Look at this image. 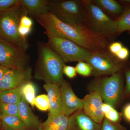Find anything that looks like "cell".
Segmentation results:
<instances>
[{"instance_id":"obj_11","label":"cell","mask_w":130,"mask_h":130,"mask_svg":"<svg viewBox=\"0 0 130 130\" xmlns=\"http://www.w3.org/2000/svg\"><path fill=\"white\" fill-rule=\"evenodd\" d=\"M84 112L96 123L101 124L104 119L102 110L103 102L98 91H93L82 99Z\"/></svg>"},{"instance_id":"obj_39","label":"cell","mask_w":130,"mask_h":130,"mask_svg":"<svg viewBox=\"0 0 130 130\" xmlns=\"http://www.w3.org/2000/svg\"><path fill=\"white\" fill-rule=\"evenodd\" d=\"M0 127H1V115H0Z\"/></svg>"},{"instance_id":"obj_33","label":"cell","mask_w":130,"mask_h":130,"mask_svg":"<svg viewBox=\"0 0 130 130\" xmlns=\"http://www.w3.org/2000/svg\"><path fill=\"white\" fill-rule=\"evenodd\" d=\"M20 25L32 28L33 21L32 20L28 15H24L21 18Z\"/></svg>"},{"instance_id":"obj_35","label":"cell","mask_w":130,"mask_h":130,"mask_svg":"<svg viewBox=\"0 0 130 130\" xmlns=\"http://www.w3.org/2000/svg\"><path fill=\"white\" fill-rule=\"evenodd\" d=\"M126 81V92L128 94H130V70L126 72L125 73Z\"/></svg>"},{"instance_id":"obj_19","label":"cell","mask_w":130,"mask_h":130,"mask_svg":"<svg viewBox=\"0 0 130 130\" xmlns=\"http://www.w3.org/2000/svg\"><path fill=\"white\" fill-rule=\"evenodd\" d=\"M1 121L3 130H29L18 116H1Z\"/></svg>"},{"instance_id":"obj_22","label":"cell","mask_w":130,"mask_h":130,"mask_svg":"<svg viewBox=\"0 0 130 130\" xmlns=\"http://www.w3.org/2000/svg\"><path fill=\"white\" fill-rule=\"evenodd\" d=\"M22 94L26 101L31 106H34V100L36 97V86L30 81L23 85L22 88Z\"/></svg>"},{"instance_id":"obj_16","label":"cell","mask_w":130,"mask_h":130,"mask_svg":"<svg viewBox=\"0 0 130 130\" xmlns=\"http://www.w3.org/2000/svg\"><path fill=\"white\" fill-rule=\"evenodd\" d=\"M42 130H68L69 116L63 113L51 115L48 113L47 118L41 123Z\"/></svg>"},{"instance_id":"obj_34","label":"cell","mask_w":130,"mask_h":130,"mask_svg":"<svg viewBox=\"0 0 130 130\" xmlns=\"http://www.w3.org/2000/svg\"><path fill=\"white\" fill-rule=\"evenodd\" d=\"M123 113L125 118L130 123V103L124 107L123 109Z\"/></svg>"},{"instance_id":"obj_36","label":"cell","mask_w":130,"mask_h":130,"mask_svg":"<svg viewBox=\"0 0 130 130\" xmlns=\"http://www.w3.org/2000/svg\"><path fill=\"white\" fill-rule=\"evenodd\" d=\"M9 68L0 66V83L3 78L4 75Z\"/></svg>"},{"instance_id":"obj_8","label":"cell","mask_w":130,"mask_h":130,"mask_svg":"<svg viewBox=\"0 0 130 130\" xmlns=\"http://www.w3.org/2000/svg\"><path fill=\"white\" fill-rule=\"evenodd\" d=\"M29 60L26 51L0 37V66L22 69L27 67Z\"/></svg>"},{"instance_id":"obj_1","label":"cell","mask_w":130,"mask_h":130,"mask_svg":"<svg viewBox=\"0 0 130 130\" xmlns=\"http://www.w3.org/2000/svg\"><path fill=\"white\" fill-rule=\"evenodd\" d=\"M35 19L45 29L46 35L64 38L91 52L105 51L107 48L104 37L92 32L85 25L68 24L50 12Z\"/></svg>"},{"instance_id":"obj_5","label":"cell","mask_w":130,"mask_h":130,"mask_svg":"<svg viewBox=\"0 0 130 130\" xmlns=\"http://www.w3.org/2000/svg\"><path fill=\"white\" fill-rule=\"evenodd\" d=\"M87 21L91 31L104 37L116 34L115 20H113L92 1H83Z\"/></svg>"},{"instance_id":"obj_12","label":"cell","mask_w":130,"mask_h":130,"mask_svg":"<svg viewBox=\"0 0 130 130\" xmlns=\"http://www.w3.org/2000/svg\"><path fill=\"white\" fill-rule=\"evenodd\" d=\"M62 101V113L69 116L83 108L82 99L76 95L70 84L64 81L60 86Z\"/></svg>"},{"instance_id":"obj_30","label":"cell","mask_w":130,"mask_h":130,"mask_svg":"<svg viewBox=\"0 0 130 130\" xmlns=\"http://www.w3.org/2000/svg\"><path fill=\"white\" fill-rule=\"evenodd\" d=\"M63 74L70 78H74L76 75V71L75 67L65 65L63 69Z\"/></svg>"},{"instance_id":"obj_40","label":"cell","mask_w":130,"mask_h":130,"mask_svg":"<svg viewBox=\"0 0 130 130\" xmlns=\"http://www.w3.org/2000/svg\"><path fill=\"white\" fill-rule=\"evenodd\" d=\"M3 130V129H0V130Z\"/></svg>"},{"instance_id":"obj_31","label":"cell","mask_w":130,"mask_h":130,"mask_svg":"<svg viewBox=\"0 0 130 130\" xmlns=\"http://www.w3.org/2000/svg\"><path fill=\"white\" fill-rule=\"evenodd\" d=\"M129 54V50L127 48L123 47L115 57L120 61H124L128 59Z\"/></svg>"},{"instance_id":"obj_32","label":"cell","mask_w":130,"mask_h":130,"mask_svg":"<svg viewBox=\"0 0 130 130\" xmlns=\"http://www.w3.org/2000/svg\"><path fill=\"white\" fill-rule=\"evenodd\" d=\"M31 30V28L26 27L20 25L19 26L18 29V32L19 35L24 38H26V36H28L30 33Z\"/></svg>"},{"instance_id":"obj_7","label":"cell","mask_w":130,"mask_h":130,"mask_svg":"<svg viewBox=\"0 0 130 130\" xmlns=\"http://www.w3.org/2000/svg\"><path fill=\"white\" fill-rule=\"evenodd\" d=\"M93 91L99 93L105 103L114 107L120 100L122 92L121 75L117 73L110 77L94 81L92 85Z\"/></svg>"},{"instance_id":"obj_13","label":"cell","mask_w":130,"mask_h":130,"mask_svg":"<svg viewBox=\"0 0 130 130\" xmlns=\"http://www.w3.org/2000/svg\"><path fill=\"white\" fill-rule=\"evenodd\" d=\"M101 125L94 121L82 108L69 116L68 130H101Z\"/></svg>"},{"instance_id":"obj_27","label":"cell","mask_w":130,"mask_h":130,"mask_svg":"<svg viewBox=\"0 0 130 130\" xmlns=\"http://www.w3.org/2000/svg\"><path fill=\"white\" fill-rule=\"evenodd\" d=\"M104 115L105 118L113 123H118L120 119L119 113L114 108V107L104 114Z\"/></svg>"},{"instance_id":"obj_29","label":"cell","mask_w":130,"mask_h":130,"mask_svg":"<svg viewBox=\"0 0 130 130\" xmlns=\"http://www.w3.org/2000/svg\"><path fill=\"white\" fill-rule=\"evenodd\" d=\"M123 47V44L120 42H114L109 45L108 49L110 53L115 56Z\"/></svg>"},{"instance_id":"obj_38","label":"cell","mask_w":130,"mask_h":130,"mask_svg":"<svg viewBox=\"0 0 130 130\" xmlns=\"http://www.w3.org/2000/svg\"><path fill=\"white\" fill-rule=\"evenodd\" d=\"M38 130H42V129L41 125H40V126L39 127V128H38Z\"/></svg>"},{"instance_id":"obj_26","label":"cell","mask_w":130,"mask_h":130,"mask_svg":"<svg viewBox=\"0 0 130 130\" xmlns=\"http://www.w3.org/2000/svg\"><path fill=\"white\" fill-rule=\"evenodd\" d=\"M101 130H125L117 123H113L106 119H103L101 124Z\"/></svg>"},{"instance_id":"obj_2","label":"cell","mask_w":130,"mask_h":130,"mask_svg":"<svg viewBox=\"0 0 130 130\" xmlns=\"http://www.w3.org/2000/svg\"><path fill=\"white\" fill-rule=\"evenodd\" d=\"M38 58L35 78L60 86L64 81L63 69L65 63L60 56L46 43L38 44Z\"/></svg>"},{"instance_id":"obj_6","label":"cell","mask_w":130,"mask_h":130,"mask_svg":"<svg viewBox=\"0 0 130 130\" xmlns=\"http://www.w3.org/2000/svg\"><path fill=\"white\" fill-rule=\"evenodd\" d=\"M47 36L48 41L46 44L60 56L65 63L85 61L92 53L64 38Z\"/></svg>"},{"instance_id":"obj_3","label":"cell","mask_w":130,"mask_h":130,"mask_svg":"<svg viewBox=\"0 0 130 130\" xmlns=\"http://www.w3.org/2000/svg\"><path fill=\"white\" fill-rule=\"evenodd\" d=\"M28 11L21 1L19 4L5 11L0 12V37L26 51L29 44L26 38L18 32L20 20Z\"/></svg>"},{"instance_id":"obj_20","label":"cell","mask_w":130,"mask_h":130,"mask_svg":"<svg viewBox=\"0 0 130 130\" xmlns=\"http://www.w3.org/2000/svg\"><path fill=\"white\" fill-rule=\"evenodd\" d=\"M23 85L15 88L0 91V103L18 104L23 96Z\"/></svg>"},{"instance_id":"obj_25","label":"cell","mask_w":130,"mask_h":130,"mask_svg":"<svg viewBox=\"0 0 130 130\" xmlns=\"http://www.w3.org/2000/svg\"><path fill=\"white\" fill-rule=\"evenodd\" d=\"M75 68L77 73L83 76H89L92 74V69L90 65L83 61H79Z\"/></svg>"},{"instance_id":"obj_9","label":"cell","mask_w":130,"mask_h":130,"mask_svg":"<svg viewBox=\"0 0 130 130\" xmlns=\"http://www.w3.org/2000/svg\"><path fill=\"white\" fill-rule=\"evenodd\" d=\"M85 61L92 68V74L96 76L115 74L123 66L120 61L105 51L92 52Z\"/></svg>"},{"instance_id":"obj_10","label":"cell","mask_w":130,"mask_h":130,"mask_svg":"<svg viewBox=\"0 0 130 130\" xmlns=\"http://www.w3.org/2000/svg\"><path fill=\"white\" fill-rule=\"evenodd\" d=\"M32 69L29 67L22 69H9L0 83V91L18 88L30 81Z\"/></svg>"},{"instance_id":"obj_23","label":"cell","mask_w":130,"mask_h":130,"mask_svg":"<svg viewBox=\"0 0 130 130\" xmlns=\"http://www.w3.org/2000/svg\"><path fill=\"white\" fill-rule=\"evenodd\" d=\"M0 115L19 117L18 104L0 103Z\"/></svg>"},{"instance_id":"obj_37","label":"cell","mask_w":130,"mask_h":130,"mask_svg":"<svg viewBox=\"0 0 130 130\" xmlns=\"http://www.w3.org/2000/svg\"><path fill=\"white\" fill-rule=\"evenodd\" d=\"M122 2L126 3H129L130 4V0H125V1H122Z\"/></svg>"},{"instance_id":"obj_4","label":"cell","mask_w":130,"mask_h":130,"mask_svg":"<svg viewBox=\"0 0 130 130\" xmlns=\"http://www.w3.org/2000/svg\"><path fill=\"white\" fill-rule=\"evenodd\" d=\"M50 13L60 21L71 25H83L86 13L83 2L77 0H49Z\"/></svg>"},{"instance_id":"obj_24","label":"cell","mask_w":130,"mask_h":130,"mask_svg":"<svg viewBox=\"0 0 130 130\" xmlns=\"http://www.w3.org/2000/svg\"><path fill=\"white\" fill-rule=\"evenodd\" d=\"M34 106L42 111H46L49 108V102L47 95L42 94L35 98Z\"/></svg>"},{"instance_id":"obj_18","label":"cell","mask_w":130,"mask_h":130,"mask_svg":"<svg viewBox=\"0 0 130 130\" xmlns=\"http://www.w3.org/2000/svg\"><path fill=\"white\" fill-rule=\"evenodd\" d=\"M92 1L105 13L112 16L119 18L124 12L122 6L114 0H94Z\"/></svg>"},{"instance_id":"obj_17","label":"cell","mask_w":130,"mask_h":130,"mask_svg":"<svg viewBox=\"0 0 130 130\" xmlns=\"http://www.w3.org/2000/svg\"><path fill=\"white\" fill-rule=\"evenodd\" d=\"M28 11V14L36 18L50 12L48 0H20Z\"/></svg>"},{"instance_id":"obj_14","label":"cell","mask_w":130,"mask_h":130,"mask_svg":"<svg viewBox=\"0 0 130 130\" xmlns=\"http://www.w3.org/2000/svg\"><path fill=\"white\" fill-rule=\"evenodd\" d=\"M19 117L29 130H38L41 124L29 103L22 96L18 104Z\"/></svg>"},{"instance_id":"obj_21","label":"cell","mask_w":130,"mask_h":130,"mask_svg":"<svg viewBox=\"0 0 130 130\" xmlns=\"http://www.w3.org/2000/svg\"><path fill=\"white\" fill-rule=\"evenodd\" d=\"M130 31V7L123 12L118 19L115 20L116 34Z\"/></svg>"},{"instance_id":"obj_28","label":"cell","mask_w":130,"mask_h":130,"mask_svg":"<svg viewBox=\"0 0 130 130\" xmlns=\"http://www.w3.org/2000/svg\"><path fill=\"white\" fill-rule=\"evenodd\" d=\"M20 2V0H0V12L6 11Z\"/></svg>"},{"instance_id":"obj_15","label":"cell","mask_w":130,"mask_h":130,"mask_svg":"<svg viewBox=\"0 0 130 130\" xmlns=\"http://www.w3.org/2000/svg\"><path fill=\"white\" fill-rule=\"evenodd\" d=\"M47 93L49 102V113L51 115L62 113V101L60 86L51 83H45L43 85Z\"/></svg>"}]
</instances>
